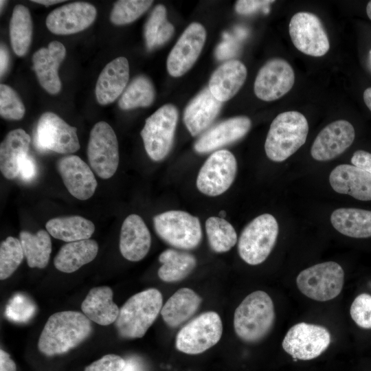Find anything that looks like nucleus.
<instances>
[{"instance_id": "f257e3e1", "label": "nucleus", "mask_w": 371, "mask_h": 371, "mask_svg": "<svg viewBox=\"0 0 371 371\" xmlns=\"http://www.w3.org/2000/svg\"><path fill=\"white\" fill-rule=\"evenodd\" d=\"M90 319L78 311H61L47 319L38 339L40 352L47 356L61 355L76 347L91 334Z\"/></svg>"}, {"instance_id": "f03ea898", "label": "nucleus", "mask_w": 371, "mask_h": 371, "mask_svg": "<svg viewBox=\"0 0 371 371\" xmlns=\"http://www.w3.org/2000/svg\"><path fill=\"white\" fill-rule=\"evenodd\" d=\"M274 321L271 297L263 291H256L246 296L235 310L234 328L240 339L255 343L268 335Z\"/></svg>"}, {"instance_id": "7ed1b4c3", "label": "nucleus", "mask_w": 371, "mask_h": 371, "mask_svg": "<svg viewBox=\"0 0 371 371\" xmlns=\"http://www.w3.org/2000/svg\"><path fill=\"white\" fill-rule=\"evenodd\" d=\"M308 124L305 116L295 111L278 114L272 121L265 143L267 157L282 162L306 142Z\"/></svg>"}, {"instance_id": "20e7f679", "label": "nucleus", "mask_w": 371, "mask_h": 371, "mask_svg": "<svg viewBox=\"0 0 371 371\" xmlns=\"http://www.w3.org/2000/svg\"><path fill=\"white\" fill-rule=\"evenodd\" d=\"M162 302L161 292L153 288L131 296L115 322L119 335L126 339L142 337L161 313Z\"/></svg>"}, {"instance_id": "39448f33", "label": "nucleus", "mask_w": 371, "mask_h": 371, "mask_svg": "<svg viewBox=\"0 0 371 371\" xmlns=\"http://www.w3.org/2000/svg\"><path fill=\"white\" fill-rule=\"evenodd\" d=\"M276 218L263 214L253 219L243 230L238 242L240 257L247 264L263 262L271 252L278 236Z\"/></svg>"}, {"instance_id": "423d86ee", "label": "nucleus", "mask_w": 371, "mask_h": 371, "mask_svg": "<svg viewBox=\"0 0 371 371\" xmlns=\"http://www.w3.org/2000/svg\"><path fill=\"white\" fill-rule=\"evenodd\" d=\"M178 110L167 104L148 117L141 131L144 148L149 157L155 161L164 159L170 153L178 121Z\"/></svg>"}, {"instance_id": "0eeeda50", "label": "nucleus", "mask_w": 371, "mask_h": 371, "mask_svg": "<svg viewBox=\"0 0 371 371\" xmlns=\"http://www.w3.org/2000/svg\"><path fill=\"white\" fill-rule=\"evenodd\" d=\"M157 235L170 245L185 250L198 247L202 239L199 219L181 210L163 212L153 218Z\"/></svg>"}, {"instance_id": "6e6552de", "label": "nucleus", "mask_w": 371, "mask_h": 371, "mask_svg": "<svg viewBox=\"0 0 371 371\" xmlns=\"http://www.w3.org/2000/svg\"><path fill=\"white\" fill-rule=\"evenodd\" d=\"M344 283L342 267L333 261L319 263L302 271L296 278L300 292L306 297L319 302L336 297Z\"/></svg>"}, {"instance_id": "1a4fd4ad", "label": "nucleus", "mask_w": 371, "mask_h": 371, "mask_svg": "<svg viewBox=\"0 0 371 371\" xmlns=\"http://www.w3.org/2000/svg\"><path fill=\"white\" fill-rule=\"evenodd\" d=\"M222 333L223 324L219 315L214 311L205 312L179 331L176 348L186 354H200L216 344Z\"/></svg>"}, {"instance_id": "9d476101", "label": "nucleus", "mask_w": 371, "mask_h": 371, "mask_svg": "<svg viewBox=\"0 0 371 371\" xmlns=\"http://www.w3.org/2000/svg\"><path fill=\"white\" fill-rule=\"evenodd\" d=\"M34 144L41 152L51 150L60 154L75 153L80 147L77 128L52 112H45L40 117L34 132Z\"/></svg>"}, {"instance_id": "9b49d317", "label": "nucleus", "mask_w": 371, "mask_h": 371, "mask_svg": "<svg viewBox=\"0 0 371 371\" xmlns=\"http://www.w3.org/2000/svg\"><path fill=\"white\" fill-rule=\"evenodd\" d=\"M91 168L102 179L111 177L119 164L118 142L111 126L99 122L92 128L87 146Z\"/></svg>"}, {"instance_id": "f8f14e48", "label": "nucleus", "mask_w": 371, "mask_h": 371, "mask_svg": "<svg viewBox=\"0 0 371 371\" xmlns=\"http://www.w3.org/2000/svg\"><path fill=\"white\" fill-rule=\"evenodd\" d=\"M330 344V334L325 327L300 322L289 328L282 346L293 359L306 361L319 357Z\"/></svg>"}, {"instance_id": "ddd939ff", "label": "nucleus", "mask_w": 371, "mask_h": 371, "mask_svg": "<svg viewBox=\"0 0 371 371\" xmlns=\"http://www.w3.org/2000/svg\"><path fill=\"white\" fill-rule=\"evenodd\" d=\"M236 171V159L231 152L227 150L215 151L201 168L196 178V187L205 195L218 196L231 186Z\"/></svg>"}, {"instance_id": "4468645a", "label": "nucleus", "mask_w": 371, "mask_h": 371, "mask_svg": "<svg viewBox=\"0 0 371 371\" xmlns=\"http://www.w3.org/2000/svg\"><path fill=\"white\" fill-rule=\"evenodd\" d=\"M289 32L294 46L304 54L319 57L330 49L327 33L319 18L313 13H295L289 22Z\"/></svg>"}, {"instance_id": "2eb2a0df", "label": "nucleus", "mask_w": 371, "mask_h": 371, "mask_svg": "<svg viewBox=\"0 0 371 371\" xmlns=\"http://www.w3.org/2000/svg\"><path fill=\"white\" fill-rule=\"evenodd\" d=\"M295 82V73L284 59L268 60L258 71L254 85L256 97L263 101L276 100L286 94Z\"/></svg>"}, {"instance_id": "dca6fc26", "label": "nucleus", "mask_w": 371, "mask_h": 371, "mask_svg": "<svg viewBox=\"0 0 371 371\" xmlns=\"http://www.w3.org/2000/svg\"><path fill=\"white\" fill-rule=\"evenodd\" d=\"M206 39L205 27L199 23L190 24L183 31L167 58V70L173 77L188 72L198 59Z\"/></svg>"}, {"instance_id": "f3484780", "label": "nucleus", "mask_w": 371, "mask_h": 371, "mask_svg": "<svg viewBox=\"0 0 371 371\" xmlns=\"http://www.w3.org/2000/svg\"><path fill=\"white\" fill-rule=\"evenodd\" d=\"M355 137L352 124L338 120L326 125L315 137L311 148L312 157L320 161L331 160L349 148Z\"/></svg>"}, {"instance_id": "a211bd4d", "label": "nucleus", "mask_w": 371, "mask_h": 371, "mask_svg": "<svg viewBox=\"0 0 371 371\" xmlns=\"http://www.w3.org/2000/svg\"><path fill=\"white\" fill-rule=\"evenodd\" d=\"M96 15V8L92 4L72 2L52 10L46 18V26L55 34H75L89 27Z\"/></svg>"}, {"instance_id": "6ab92c4d", "label": "nucleus", "mask_w": 371, "mask_h": 371, "mask_svg": "<svg viewBox=\"0 0 371 371\" xmlns=\"http://www.w3.org/2000/svg\"><path fill=\"white\" fill-rule=\"evenodd\" d=\"M56 168L69 192L80 200L91 197L97 181L90 167L77 155H65L58 159Z\"/></svg>"}, {"instance_id": "aec40b11", "label": "nucleus", "mask_w": 371, "mask_h": 371, "mask_svg": "<svg viewBox=\"0 0 371 371\" xmlns=\"http://www.w3.org/2000/svg\"><path fill=\"white\" fill-rule=\"evenodd\" d=\"M251 121L247 116L224 120L206 131L194 144L198 153H207L243 138L250 130Z\"/></svg>"}, {"instance_id": "412c9836", "label": "nucleus", "mask_w": 371, "mask_h": 371, "mask_svg": "<svg viewBox=\"0 0 371 371\" xmlns=\"http://www.w3.org/2000/svg\"><path fill=\"white\" fill-rule=\"evenodd\" d=\"M66 55L65 46L59 41H52L47 47L38 49L32 56L33 69L41 87L54 95L61 89L58 70Z\"/></svg>"}, {"instance_id": "4be33fe9", "label": "nucleus", "mask_w": 371, "mask_h": 371, "mask_svg": "<svg viewBox=\"0 0 371 371\" xmlns=\"http://www.w3.org/2000/svg\"><path fill=\"white\" fill-rule=\"evenodd\" d=\"M336 192L348 194L360 201H371V174L353 165L340 164L329 175Z\"/></svg>"}, {"instance_id": "5701e85b", "label": "nucleus", "mask_w": 371, "mask_h": 371, "mask_svg": "<svg viewBox=\"0 0 371 371\" xmlns=\"http://www.w3.org/2000/svg\"><path fill=\"white\" fill-rule=\"evenodd\" d=\"M151 245L150 232L137 214H132L124 221L120 236L122 256L132 262L139 261L148 254Z\"/></svg>"}, {"instance_id": "b1692460", "label": "nucleus", "mask_w": 371, "mask_h": 371, "mask_svg": "<svg viewBox=\"0 0 371 371\" xmlns=\"http://www.w3.org/2000/svg\"><path fill=\"white\" fill-rule=\"evenodd\" d=\"M223 102L218 100L208 87L199 93L186 106L183 113L184 124L192 136L204 132L214 122Z\"/></svg>"}, {"instance_id": "393cba45", "label": "nucleus", "mask_w": 371, "mask_h": 371, "mask_svg": "<svg viewBox=\"0 0 371 371\" xmlns=\"http://www.w3.org/2000/svg\"><path fill=\"white\" fill-rule=\"evenodd\" d=\"M129 79V65L124 57H118L106 65L100 74L95 96L102 105L114 102L124 91Z\"/></svg>"}, {"instance_id": "a878e982", "label": "nucleus", "mask_w": 371, "mask_h": 371, "mask_svg": "<svg viewBox=\"0 0 371 371\" xmlns=\"http://www.w3.org/2000/svg\"><path fill=\"white\" fill-rule=\"evenodd\" d=\"M247 74V68L241 61L227 60L213 72L208 87L218 100L226 102L238 92L245 82Z\"/></svg>"}, {"instance_id": "bb28decb", "label": "nucleus", "mask_w": 371, "mask_h": 371, "mask_svg": "<svg viewBox=\"0 0 371 371\" xmlns=\"http://www.w3.org/2000/svg\"><path fill=\"white\" fill-rule=\"evenodd\" d=\"M113 295L109 286L91 289L81 304L83 313L99 325L107 326L115 322L120 309L113 300Z\"/></svg>"}, {"instance_id": "cd10ccee", "label": "nucleus", "mask_w": 371, "mask_h": 371, "mask_svg": "<svg viewBox=\"0 0 371 371\" xmlns=\"http://www.w3.org/2000/svg\"><path fill=\"white\" fill-rule=\"evenodd\" d=\"M30 135L23 129L10 131L0 145V170L8 179L19 175L21 159L27 155L30 144Z\"/></svg>"}, {"instance_id": "c85d7f7f", "label": "nucleus", "mask_w": 371, "mask_h": 371, "mask_svg": "<svg viewBox=\"0 0 371 371\" xmlns=\"http://www.w3.org/2000/svg\"><path fill=\"white\" fill-rule=\"evenodd\" d=\"M201 297L189 288L177 290L164 304L161 315L164 322L176 328L192 317L201 303Z\"/></svg>"}, {"instance_id": "c756f323", "label": "nucleus", "mask_w": 371, "mask_h": 371, "mask_svg": "<svg viewBox=\"0 0 371 371\" xmlns=\"http://www.w3.org/2000/svg\"><path fill=\"white\" fill-rule=\"evenodd\" d=\"M98 251V243L92 239L67 243L58 251L54 264L60 271L72 273L91 262Z\"/></svg>"}, {"instance_id": "7c9ffc66", "label": "nucleus", "mask_w": 371, "mask_h": 371, "mask_svg": "<svg viewBox=\"0 0 371 371\" xmlns=\"http://www.w3.org/2000/svg\"><path fill=\"white\" fill-rule=\"evenodd\" d=\"M333 227L346 236L355 238L371 237V211L353 207H341L330 216Z\"/></svg>"}, {"instance_id": "2f4dec72", "label": "nucleus", "mask_w": 371, "mask_h": 371, "mask_svg": "<svg viewBox=\"0 0 371 371\" xmlns=\"http://www.w3.org/2000/svg\"><path fill=\"white\" fill-rule=\"evenodd\" d=\"M45 227L54 238L68 243L89 239L95 231L91 221L76 215L52 218Z\"/></svg>"}, {"instance_id": "473e14b6", "label": "nucleus", "mask_w": 371, "mask_h": 371, "mask_svg": "<svg viewBox=\"0 0 371 371\" xmlns=\"http://www.w3.org/2000/svg\"><path fill=\"white\" fill-rule=\"evenodd\" d=\"M162 264L158 270V276L164 282H175L186 278L195 268V257L186 251L168 249L159 256Z\"/></svg>"}, {"instance_id": "72a5a7b5", "label": "nucleus", "mask_w": 371, "mask_h": 371, "mask_svg": "<svg viewBox=\"0 0 371 371\" xmlns=\"http://www.w3.org/2000/svg\"><path fill=\"white\" fill-rule=\"evenodd\" d=\"M19 240L30 267L43 269L47 265L52 252V241L47 231L40 229L36 234L21 231Z\"/></svg>"}, {"instance_id": "f704fd0d", "label": "nucleus", "mask_w": 371, "mask_h": 371, "mask_svg": "<svg viewBox=\"0 0 371 371\" xmlns=\"http://www.w3.org/2000/svg\"><path fill=\"white\" fill-rule=\"evenodd\" d=\"M33 25L28 8L18 4L13 9L9 25L10 43L14 52L23 56L31 44Z\"/></svg>"}, {"instance_id": "c9c22d12", "label": "nucleus", "mask_w": 371, "mask_h": 371, "mask_svg": "<svg viewBox=\"0 0 371 371\" xmlns=\"http://www.w3.org/2000/svg\"><path fill=\"white\" fill-rule=\"evenodd\" d=\"M175 27L167 19L166 7L156 5L150 13L144 27L146 47L152 50L168 42L172 36Z\"/></svg>"}, {"instance_id": "e433bc0d", "label": "nucleus", "mask_w": 371, "mask_h": 371, "mask_svg": "<svg viewBox=\"0 0 371 371\" xmlns=\"http://www.w3.org/2000/svg\"><path fill=\"white\" fill-rule=\"evenodd\" d=\"M155 98V89L146 76H136L130 82L120 97L118 105L121 109L131 110L150 106Z\"/></svg>"}, {"instance_id": "4c0bfd02", "label": "nucleus", "mask_w": 371, "mask_h": 371, "mask_svg": "<svg viewBox=\"0 0 371 371\" xmlns=\"http://www.w3.org/2000/svg\"><path fill=\"white\" fill-rule=\"evenodd\" d=\"M205 231L209 245L216 253L228 251L237 242V234L234 227L219 216H212L207 219Z\"/></svg>"}, {"instance_id": "58836bf2", "label": "nucleus", "mask_w": 371, "mask_h": 371, "mask_svg": "<svg viewBox=\"0 0 371 371\" xmlns=\"http://www.w3.org/2000/svg\"><path fill=\"white\" fill-rule=\"evenodd\" d=\"M21 242L16 238L8 236L0 245V278L5 280L20 265L24 258Z\"/></svg>"}, {"instance_id": "ea45409f", "label": "nucleus", "mask_w": 371, "mask_h": 371, "mask_svg": "<svg viewBox=\"0 0 371 371\" xmlns=\"http://www.w3.org/2000/svg\"><path fill=\"white\" fill-rule=\"evenodd\" d=\"M153 3V1L147 0L117 1L113 5L110 20L117 25L132 23L141 16Z\"/></svg>"}, {"instance_id": "a19ab883", "label": "nucleus", "mask_w": 371, "mask_h": 371, "mask_svg": "<svg viewBox=\"0 0 371 371\" xmlns=\"http://www.w3.org/2000/svg\"><path fill=\"white\" fill-rule=\"evenodd\" d=\"M25 106L17 93L10 86L0 85V115L10 120H19L25 115Z\"/></svg>"}, {"instance_id": "79ce46f5", "label": "nucleus", "mask_w": 371, "mask_h": 371, "mask_svg": "<svg viewBox=\"0 0 371 371\" xmlns=\"http://www.w3.org/2000/svg\"><path fill=\"white\" fill-rule=\"evenodd\" d=\"M350 313L358 326L371 329V295L366 293L357 295L351 304Z\"/></svg>"}, {"instance_id": "37998d69", "label": "nucleus", "mask_w": 371, "mask_h": 371, "mask_svg": "<svg viewBox=\"0 0 371 371\" xmlns=\"http://www.w3.org/2000/svg\"><path fill=\"white\" fill-rule=\"evenodd\" d=\"M34 310V306L27 298L19 295L10 301L6 308V315L16 322H25L30 318Z\"/></svg>"}, {"instance_id": "c03bdc74", "label": "nucleus", "mask_w": 371, "mask_h": 371, "mask_svg": "<svg viewBox=\"0 0 371 371\" xmlns=\"http://www.w3.org/2000/svg\"><path fill=\"white\" fill-rule=\"evenodd\" d=\"M245 35L244 30H237L234 34L225 33L223 41L217 46L215 56L217 59L225 60L234 56L239 49V39Z\"/></svg>"}, {"instance_id": "a18cd8bd", "label": "nucleus", "mask_w": 371, "mask_h": 371, "mask_svg": "<svg viewBox=\"0 0 371 371\" xmlns=\"http://www.w3.org/2000/svg\"><path fill=\"white\" fill-rule=\"evenodd\" d=\"M125 360L120 356L110 354L87 366L84 371H122Z\"/></svg>"}, {"instance_id": "49530a36", "label": "nucleus", "mask_w": 371, "mask_h": 371, "mask_svg": "<svg viewBox=\"0 0 371 371\" xmlns=\"http://www.w3.org/2000/svg\"><path fill=\"white\" fill-rule=\"evenodd\" d=\"M275 2L273 0H238L235 4V10L239 14L248 15L258 10L267 12L269 5Z\"/></svg>"}, {"instance_id": "de8ad7c7", "label": "nucleus", "mask_w": 371, "mask_h": 371, "mask_svg": "<svg viewBox=\"0 0 371 371\" xmlns=\"http://www.w3.org/2000/svg\"><path fill=\"white\" fill-rule=\"evenodd\" d=\"M19 175L25 181L34 179L37 173V168L35 160L28 154L23 156L19 164Z\"/></svg>"}, {"instance_id": "09e8293b", "label": "nucleus", "mask_w": 371, "mask_h": 371, "mask_svg": "<svg viewBox=\"0 0 371 371\" xmlns=\"http://www.w3.org/2000/svg\"><path fill=\"white\" fill-rule=\"evenodd\" d=\"M351 163L353 166L371 174L370 153L363 150H358L355 151L351 157Z\"/></svg>"}, {"instance_id": "8fccbe9b", "label": "nucleus", "mask_w": 371, "mask_h": 371, "mask_svg": "<svg viewBox=\"0 0 371 371\" xmlns=\"http://www.w3.org/2000/svg\"><path fill=\"white\" fill-rule=\"evenodd\" d=\"M16 367L8 353L3 350H0V371H16Z\"/></svg>"}, {"instance_id": "3c124183", "label": "nucleus", "mask_w": 371, "mask_h": 371, "mask_svg": "<svg viewBox=\"0 0 371 371\" xmlns=\"http://www.w3.org/2000/svg\"><path fill=\"white\" fill-rule=\"evenodd\" d=\"M122 371H144L140 361L134 357L125 360V365Z\"/></svg>"}, {"instance_id": "603ef678", "label": "nucleus", "mask_w": 371, "mask_h": 371, "mask_svg": "<svg viewBox=\"0 0 371 371\" xmlns=\"http://www.w3.org/2000/svg\"><path fill=\"white\" fill-rule=\"evenodd\" d=\"M9 63V54L5 45L1 46L0 50V73L2 76L6 71Z\"/></svg>"}, {"instance_id": "864d4df0", "label": "nucleus", "mask_w": 371, "mask_h": 371, "mask_svg": "<svg viewBox=\"0 0 371 371\" xmlns=\"http://www.w3.org/2000/svg\"><path fill=\"white\" fill-rule=\"evenodd\" d=\"M363 98L366 105L371 111V87L364 91Z\"/></svg>"}, {"instance_id": "5fc2aeb1", "label": "nucleus", "mask_w": 371, "mask_h": 371, "mask_svg": "<svg viewBox=\"0 0 371 371\" xmlns=\"http://www.w3.org/2000/svg\"><path fill=\"white\" fill-rule=\"evenodd\" d=\"M32 1L36 3L45 5H54L58 3H62L65 1H63V0H60V1L59 0H32Z\"/></svg>"}, {"instance_id": "6e6d98bb", "label": "nucleus", "mask_w": 371, "mask_h": 371, "mask_svg": "<svg viewBox=\"0 0 371 371\" xmlns=\"http://www.w3.org/2000/svg\"><path fill=\"white\" fill-rule=\"evenodd\" d=\"M366 13L368 18L371 20V1H370L367 4Z\"/></svg>"}, {"instance_id": "4d7b16f0", "label": "nucleus", "mask_w": 371, "mask_h": 371, "mask_svg": "<svg viewBox=\"0 0 371 371\" xmlns=\"http://www.w3.org/2000/svg\"><path fill=\"white\" fill-rule=\"evenodd\" d=\"M226 216V212L224 210L219 212V217L224 218Z\"/></svg>"}, {"instance_id": "13d9d810", "label": "nucleus", "mask_w": 371, "mask_h": 371, "mask_svg": "<svg viewBox=\"0 0 371 371\" xmlns=\"http://www.w3.org/2000/svg\"><path fill=\"white\" fill-rule=\"evenodd\" d=\"M0 2H1V3H0V4H1V8H2V5L5 3V1L1 0Z\"/></svg>"}, {"instance_id": "bf43d9fd", "label": "nucleus", "mask_w": 371, "mask_h": 371, "mask_svg": "<svg viewBox=\"0 0 371 371\" xmlns=\"http://www.w3.org/2000/svg\"><path fill=\"white\" fill-rule=\"evenodd\" d=\"M370 54H371V50L370 51Z\"/></svg>"}]
</instances>
